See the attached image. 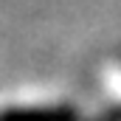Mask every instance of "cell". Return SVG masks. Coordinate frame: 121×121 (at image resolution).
<instances>
[{
    "instance_id": "obj_1",
    "label": "cell",
    "mask_w": 121,
    "mask_h": 121,
    "mask_svg": "<svg viewBox=\"0 0 121 121\" xmlns=\"http://www.w3.org/2000/svg\"><path fill=\"white\" fill-rule=\"evenodd\" d=\"M0 121H79L73 107H11L0 110Z\"/></svg>"
}]
</instances>
